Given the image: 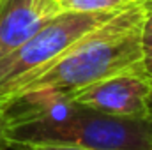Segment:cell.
<instances>
[{
	"instance_id": "6",
	"label": "cell",
	"mask_w": 152,
	"mask_h": 150,
	"mask_svg": "<svg viewBox=\"0 0 152 150\" xmlns=\"http://www.w3.org/2000/svg\"><path fill=\"white\" fill-rule=\"evenodd\" d=\"M62 12H90V11H104L127 5L126 0H58ZM133 4V2H131Z\"/></svg>"
},
{
	"instance_id": "11",
	"label": "cell",
	"mask_w": 152,
	"mask_h": 150,
	"mask_svg": "<svg viewBox=\"0 0 152 150\" xmlns=\"http://www.w3.org/2000/svg\"><path fill=\"white\" fill-rule=\"evenodd\" d=\"M126 2H127V4H131V2H138V0H126Z\"/></svg>"
},
{
	"instance_id": "9",
	"label": "cell",
	"mask_w": 152,
	"mask_h": 150,
	"mask_svg": "<svg viewBox=\"0 0 152 150\" xmlns=\"http://www.w3.org/2000/svg\"><path fill=\"white\" fill-rule=\"evenodd\" d=\"M11 149V140H9V118L5 103L0 101V150Z\"/></svg>"
},
{
	"instance_id": "7",
	"label": "cell",
	"mask_w": 152,
	"mask_h": 150,
	"mask_svg": "<svg viewBox=\"0 0 152 150\" xmlns=\"http://www.w3.org/2000/svg\"><path fill=\"white\" fill-rule=\"evenodd\" d=\"M142 51H143L145 71L152 78V5L145 14L143 27H142Z\"/></svg>"
},
{
	"instance_id": "4",
	"label": "cell",
	"mask_w": 152,
	"mask_h": 150,
	"mask_svg": "<svg viewBox=\"0 0 152 150\" xmlns=\"http://www.w3.org/2000/svg\"><path fill=\"white\" fill-rule=\"evenodd\" d=\"M152 78L145 74H118L67 92L69 99L97 111L122 118H151L149 95Z\"/></svg>"
},
{
	"instance_id": "5",
	"label": "cell",
	"mask_w": 152,
	"mask_h": 150,
	"mask_svg": "<svg viewBox=\"0 0 152 150\" xmlns=\"http://www.w3.org/2000/svg\"><path fill=\"white\" fill-rule=\"evenodd\" d=\"M60 12L58 0H0V58L25 44Z\"/></svg>"
},
{
	"instance_id": "10",
	"label": "cell",
	"mask_w": 152,
	"mask_h": 150,
	"mask_svg": "<svg viewBox=\"0 0 152 150\" xmlns=\"http://www.w3.org/2000/svg\"><path fill=\"white\" fill-rule=\"evenodd\" d=\"M149 110L152 113V90H151V95H149Z\"/></svg>"
},
{
	"instance_id": "8",
	"label": "cell",
	"mask_w": 152,
	"mask_h": 150,
	"mask_svg": "<svg viewBox=\"0 0 152 150\" xmlns=\"http://www.w3.org/2000/svg\"><path fill=\"white\" fill-rule=\"evenodd\" d=\"M11 149L16 150H92L73 143H12Z\"/></svg>"
},
{
	"instance_id": "2",
	"label": "cell",
	"mask_w": 152,
	"mask_h": 150,
	"mask_svg": "<svg viewBox=\"0 0 152 150\" xmlns=\"http://www.w3.org/2000/svg\"><path fill=\"white\" fill-rule=\"evenodd\" d=\"M151 5L152 0L126 5L110 21L85 36L62 58L27 81L12 97L37 90L67 94L118 74L149 76L143 66L142 27Z\"/></svg>"
},
{
	"instance_id": "3",
	"label": "cell",
	"mask_w": 152,
	"mask_h": 150,
	"mask_svg": "<svg viewBox=\"0 0 152 150\" xmlns=\"http://www.w3.org/2000/svg\"><path fill=\"white\" fill-rule=\"evenodd\" d=\"M124 7L90 12L67 11L50 20L25 44L0 58V101L11 99L27 81L62 58L85 36L110 21Z\"/></svg>"
},
{
	"instance_id": "1",
	"label": "cell",
	"mask_w": 152,
	"mask_h": 150,
	"mask_svg": "<svg viewBox=\"0 0 152 150\" xmlns=\"http://www.w3.org/2000/svg\"><path fill=\"white\" fill-rule=\"evenodd\" d=\"M5 103L12 143H73L92 150H152L151 118H122L80 106L66 92L37 90Z\"/></svg>"
}]
</instances>
